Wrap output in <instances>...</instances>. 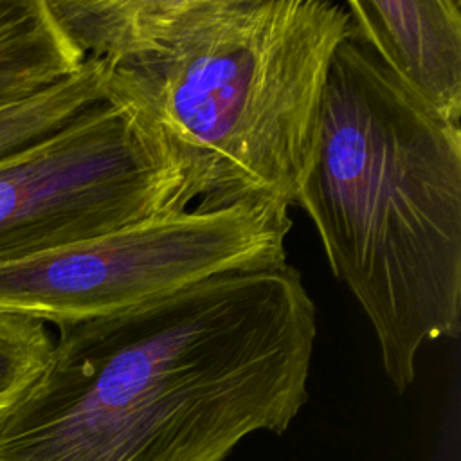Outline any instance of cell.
<instances>
[{"label":"cell","instance_id":"52a82bcc","mask_svg":"<svg viewBox=\"0 0 461 461\" xmlns=\"http://www.w3.org/2000/svg\"><path fill=\"white\" fill-rule=\"evenodd\" d=\"M85 61L47 0H0V104L61 81Z\"/></svg>","mask_w":461,"mask_h":461},{"label":"cell","instance_id":"3957f363","mask_svg":"<svg viewBox=\"0 0 461 461\" xmlns=\"http://www.w3.org/2000/svg\"><path fill=\"white\" fill-rule=\"evenodd\" d=\"M295 205L403 394L421 346L459 331L461 126L430 112L351 34L330 67Z\"/></svg>","mask_w":461,"mask_h":461},{"label":"cell","instance_id":"8992f818","mask_svg":"<svg viewBox=\"0 0 461 461\" xmlns=\"http://www.w3.org/2000/svg\"><path fill=\"white\" fill-rule=\"evenodd\" d=\"M353 36L445 122L461 126V2H346Z\"/></svg>","mask_w":461,"mask_h":461},{"label":"cell","instance_id":"ba28073f","mask_svg":"<svg viewBox=\"0 0 461 461\" xmlns=\"http://www.w3.org/2000/svg\"><path fill=\"white\" fill-rule=\"evenodd\" d=\"M106 101L104 72L86 59L74 74L22 99L0 104V166L58 133Z\"/></svg>","mask_w":461,"mask_h":461},{"label":"cell","instance_id":"9c48e42d","mask_svg":"<svg viewBox=\"0 0 461 461\" xmlns=\"http://www.w3.org/2000/svg\"><path fill=\"white\" fill-rule=\"evenodd\" d=\"M52 346L45 322L0 313V430L41 378Z\"/></svg>","mask_w":461,"mask_h":461},{"label":"cell","instance_id":"5b68a950","mask_svg":"<svg viewBox=\"0 0 461 461\" xmlns=\"http://www.w3.org/2000/svg\"><path fill=\"white\" fill-rule=\"evenodd\" d=\"M185 209L178 166L106 99L0 166V261Z\"/></svg>","mask_w":461,"mask_h":461},{"label":"cell","instance_id":"6da1fadb","mask_svg":"<svg viewBox=\"0 0 461 461\" xmlns=\"http://www.w3.org/2000/svg\"><path fill=\"white\" fill-rule=\"evenodd\" d=\"M317 308L288 265L58 328L0 461H225L308 400Z\"/></svg>","mask_w":461,"mask_h":461},{"label":"cell","instance_id":"277c9868","mask_svg":"<svg viewBox=\"0 0 461 461\" xmlns=\"http://www.w3.org/2000/svg\"><path fill=\"white\" fill-rule=\"evenodd\" d=\"M288 211L234 205L137 220L106 234L0 261V313L70 326L229 272L286 263Z\"/></svg>","mask_w":461,"mask_h":461},{"label":"cell","instance_id":"7a4b0ae2","mask_svg":"<svg viewBox=\"0 0 461 461\" xmlns=\"http://www.w3.org/2000/svg\"><path fill=\"white\" fill-rule=\"evenodd\" d=\"M178 166L189 207L290 211L324 86L353 34L330 0H47Z\"/></svg>","mask_w":461,"mask_h":461}]
</instances>
